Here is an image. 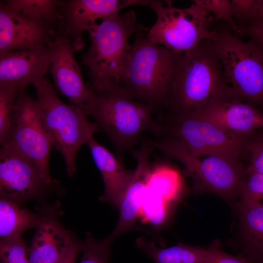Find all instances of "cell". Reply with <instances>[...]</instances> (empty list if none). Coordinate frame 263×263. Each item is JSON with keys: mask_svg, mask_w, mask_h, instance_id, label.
<instances>
[{"mask_svg": "<svg viewBox=\"0 0 263 263\" xmlns=\"http://www.w3.org/2000/svg\"><path fill=\"white\" fill-rule=\"evenodd\" d=\"M212 42L225 78L239 99L263 106V46L228 33L217 34Z\"/></svg>", "mask_w": 263, "mask_h": 263, "instance_id": "9", "label": "cell"}, {"mask_svg": "<svg viewBox=\"0 0 263 263\" xmlns=\"http://www.w3.org/2000/svg\"><path fill=\"white\" fill-rule=\"evenodd\" d=\"M256 3L257 0H230L233 17L240 22L248 23L247 26L253 16Z\"/></svg>", "mask_w": 263, "mask_h": 263, "instance_id": "33", "label": "cell"}, {"mask_svg": "<svg viewBox=\"0 0 263 263\" xmlns=\"http://www.w3.org/2000/svg\"><path fill=\"white\" fill-rule=\"evenodd\" d=\"M137 246L156 263H203L207 249L183 244L160 248L143 238L136 241Z\"/></svg>", "mask_w": 263, "mask_h": 263, "instance_id": "22", "label": "cell"}, {"mask_svg": "<svg viewBox=\"0 0 263 263\" xmlns=\"http://www.w3.org/2000/svg\"><path fill=\"white\" fill-rule=\"evenodd\" d=\"M240 223L245 252L251 260L263 262V205L241 201Z\"/></svg>", "mask_w": 263, "mask_h": 263, "instance_id": "20", "label": "cell"}, {"mask_svg": "<svg viewBox=\"0 0 263 263\" xmlns=\"http://www.w3.org/2000/svg\"><path fill=\"white\" fill-rule=\"evenodd\" d=\"M145 30L140 26L135 32L119 85L132 98L155 110L168 107L170 87L184 53L154 43Z\"/></svg>", "mask_w": 263, "mask_h": 263, "instance_id": "2", "label": "cell"}, {"mask_svg": "<svg viewBox=\"0 0 263 263\" xmlns=\"http://www.w3.org/2000/svg\"><path fill=\"white\" fill-rule=\"evenodd\" d=\"M193 112L220 128L236 134L252 136L263 128V113L242 101L219 102Z\"/></svg>", "mask_w": 263, "mask_h": 263, "instance_id": "17", "label": "cell"}, {"mask_svg": "<svg viewBox=\"0 0 263 263\" xmlns=\"http://www.w3.org/2000/svg\"><path fill=\"white\" fill-rule=\"evenodd\" d=\"M112 241L109 236L102 241H97L87 233L82 247L83 257L79 263H109L110 246Z\"/></svg>", "mask_w": 263, "mask_h": 263, "instance_id": "27", "label": "cell"}, {"mask_svg": "<svg viewBox=\"0 0 263 263\" xmlns=\"http://www.w3.org/2000/svg\"><path fill=\"white\" fill-rule=\"evenodd\" d=\"M86 145L104 181V192L100 200L118 207L133 171L126 169L119 160L94 137L89 139Z\"/></svg>", "mask_w": 263, "mask_h": 263, "instance_id": "18", "label": "cell"}, {"mask_svg": "<svg viewBox=\"0 0 263 263\" xmlns=\"http://www.w3.org/2000/svg\"><path fill=\"white\" fill-rule=\"evenodd\" d=\"M262 263H263V262Z\"/></svg>", "mask_w": 263, "mask_h": 263, "instance_id": "38", "label": "cell"}, {"mask_svg": "<svg viewBox=\"0 0 263 263\" xmlns=\"http://www.w3.org/2000/svg\"><path fill=\"white\" fill-rule=\"evenodd\" d=\"M83 245H79L72 250L56 263H75L79 251L82 249Z\"/></svg>", "mask_w": 263, "mask_h": 263, "instance_id": "36", "label": "cell"}, {"mask_svg": "<svg viewBox=\"0 0 263 263\" xmlns=\"http://www.w3.org/2000/svg\"><path fill=\"white\" fill-rule=\"evenodd\" d=\"M241 34H245L263 46V28L256 26L239 27Z\"/></svg>", "mask_w": 263, "mask_h": 263, "instance_id": "34", "label": "cell"}, {"mask_svg": "<svg viewBox=\"0 0 263 263\" xmlns=\"http://www.w3.org/2000/svg\"><path fill=\"white\" fill-rule=\"evenodd\" d=\"M203 263H251L243 256H233L223 251L218 243H214L208 248Z\"/></svg>", "mask_w": 263, "mask_h": 263, "instance_id": "32", "label": "cell"}, {"mask_svg": "<svg viewBox=\"0 0 263 263\" xmlns=\"http://www.w3.org/2000/svg\"><path fill=\"white\" fill-rule=\"evenodd\" d=\"M27 249L20 237L7 240H0V257L2 263H30Z\"/></svg>", "mask_w": 263, "mask_h": 263, "instance_id": "28", "label": "cell"}, {"mask_svg": "<svg viewBox=\"0 0 263 263\" xmlns=\"http://www.w3.org/2000/svg\"><path fill=\"white\" fill-rule=\"evenodd\" d=\"M52 185L42 178L35 164L8 143L0 150V197L15 202L31 198Z\"/></svg>", "mask_w": 263, "mask_h": 263, "instance_id": "12", "label": "cell"}, {"mask_svg": "<svg viewBox=\"0 0 263 263\" xmlns=\"http://www.w3.org/2000/svg\"><path fill=\"white\" fill-rule=\"evenodd\" d=\"M139 26L131 10L101 20L88 31L91 45L82 63L88 69L87 85L93 94L119 85L132 46L129 39Z\"/></svg>", "mask_w": 263, "mask_h": 263, "instance_id": "4", "label": "cell"}, {"mask_svg": "<svg viewBox=\"0 0 263 263\" xmlns=\"http://www.w3.org/2000/svg\"><path fill=\"white\" fill-rule=\"evenodd\" d=\"M147 187L169 204L177 199L183 188V181L179 172L166 164L151 167Z\"/></svg>", "mask_w": 263, "mask_h": 263, "instance_id": "23", "label": "cell"}, {"mask_svg": "<svg viewBox=\"0 0 263 263\" xmlns=\"http://www.w3.org/2000/svg\"><path fill=\"white\" fill-rule=\"evenodd\" d=\"M249 26L263 28V0H257L254 15L247 26Z\"/></svg>", "mask_w": 263, "mask_h": 263, "instance_id": "35", "label": "cell"}, {"mask_svg": "<svg viewBox=\"0 0 263 263\" xmlns=\"http://www.w3.org/2000/svg\"><path fill=\"white\" fill-rule=\"evenodd\" d=\"M249 155L248 172H255L263 175V133L257 132L251 137L247 148Z\"/></svg>", "mask_w": 263, "mask_h": 263, "instance_id": "31", "label": "cell"}, {"mask_svg": "<svg viewBox=\"0 0 263 263\" xmlns=\"http://www.w3.org/2000/svg\"><path fill=\"white\" fill-rule=\"evenodd\" d=\"M169 205V203L147 186L139 216L144 223L159 226L167 217Z\"/></svg>", "mask_w": 263, "mask_h": 263, "instance_id": "25", "label": "cell"}, {"mask_svg": "<svg viewBox=\"0 0 263 263\" xmlns=\"http://www.w3.org/2000/svg\"><path fill=\"white\" fill-rule=\"evenodd\" d=\"M240 197L241 201L263 205V175L247 171L246 182Z\"/></svg>", "mask_w": 263, "mask_h": 263, "instance_id": "30", "label": "cell"}, {"mask_svg": "<svg viewBox=\"0 0 263 263\" xmlns=\"http://www.w3.org/2000/svg\"><path fill=\"white\" fill-rule=\"evenodd\" d=\"M57 30L31 19L0 2V54L49 47Z\"/></svg>", "mask_w": 263, "mask_h": 263, "instance_id": "14", "label": "cell"}, {"mask_svg": "<svg viewBox=\"0 0 263 263\" xmlns=\"http://www.w3.org/2000/svg\"><path fill=\"white\" fill-rule=\"evenodd\" d=\"M79 245L54 222L41 221L28 250V258L30 263H56Z\"/></svg>", "mask_w": 263, "mask_h": 263, "instance_id": "19", "label": "cell"}, {"mask_svg": "<svg viewBox=\"0 0 263 263\" xmlns=\"http://www.w3.org/2000/svg\"><path fill=\"white\" fill-rule=\"evenodd\" d=\"M153 0H69L61 2L59 27L71 40L75 51L85 45L82 34L126 7L150 6Z\"/></svg>", "mask_w": 263, "mask_h": 263, "instance_id": "11", "label": "cell"}, {"mask_svg": "<svg viewBox=\"0 0 263 263\" xmlns=\"http://www.w3.org/2000/svg\"><path fill=\"white\" fill-rule=\"evenodd\" d=\"M0 263H2L0 261Z\"/></svg>", "mask_w": 263, "mask_h": 263, "instance_id": "37", "label": "cell"}, {"mask_svg": "<svg viewBox=\"0 0 263 263\" xmlns=\"http://www.w3.org/2000/svg\"><path fill=\"white\" fill-rule=\"evenodd\" d=\"M33 84L43 124L53 147L65 160L68 175L73 176L76 171V158L79 149L100 129L96 123L87 119L80 108L63 102L45 76Z\"/></svg>", "mask_w": 263, "mask_h": 263, "instance_id": "5", "label": "cell"}, {"mask_svg": "<svg viewBox=\"0 0 263 263\" xmlns=\"http://www.w3.org/2000/svg\"><path fill=\"white\" fill-rule=\"evenodd\" d=\"M4 143L10 144L29 159L43 180L53 184L49 166L52 142L41 119L36 100L29 95L27 88L19 90L11 128Z\"/></svg>", "mask_w": 263, "mask_h": 263, "instance_id": "10", "label": "cell"}, {"mask_svg": "<svg viewBox=\"0 0 263 263\" xmlns=\"http://www.w3.org/2000/svg\"><path fill=\"white\" fill-rule=\"evenodd\" d=\"M153 0L150 6L156 15L147 30L148 38L176 53L186 52L205 40L215 41L217 33L209 29L213 16L193 1L185 8L173 7L170 0Z\"/></svg>", "mask_w": 263, "mask_h": 263, "instance_id": "8", "label": "cell"}, {"mask_svg": "<svg viewBox=\"0 0 263 263\" xmlns=\"http://www.w3.org/2000/svg\"><path fill=\"white\" fill-rule=\"evenodd\" d=\"M235 101L242 100L227 82L212 41H203L183 53L170 89V111L199 112Z\"/></svg>", "mask_w": 263, "mask_h": 263, "instance_id": "1", "label": "cell"}, {"mask_svg": "<svg viewBox=\"0 0 263 263\" xmlns=\"http://www.w3.org/2000/svg\"><path fill=\"white\" fill-rule=\"evenodd\" d=\"M49 47L53 52L49 69L56 87L71 104L81 109L91 99L93 93L84 82L71 40L58 27Z\"/></svg>", "mask_w": 263, "mask_h": 263, "instance_id": "13", "label": "cell"}, {"mask_svg": "<svg viewBox=\"0 0 263 263\" xmlns=\"http://www.w3.org/2000/svg\"><path fill=\"white\" fill-rule=\"evenodd\" d=\"M81 109L95 120L119 154L131 150L144 132L160 137V123L152 117L155 110L132 98L119 85L93 94Z\"/></svg>", "mask_w": 263, "mask_h": 263, "instance_id": "3", "label": "cell"}, {"mask_svg": "<svg viewBox=\"0 0 263 263\" xmlns=\"http://www.w3.org/2000/svg\"><path fill=\"white\" fill-rule=\"evenodd\" d=\"M41 222L38 218L20 207L16 202L0 197V240L20 237L26 230L38 226Z\"/></svg>", "mask_w": 263, "mask_h": 263, "instance_id": "21", "label": "cell"}, {"mask_svg": "<svg viewBox=\"0 0 263 263\" xmlns=\"http://www.w3.org/2000/svg\"><path fill=\"white\" fill-rule=\"evenodd\" d=\"M154 149L183 164L193 181L195 191L211 192L223 198L240 196L247 176L240 158L193 155L179 141L170 137L152 140Z\"/></svg>", "mask_w": 263, "mask_h": 263, "instance_id": "6", "label": "cell"}, {"mask_svg": "<svg viewBox=\"0 0 263 263\" xmlns=\"http://www.w3.org/2000/svg\"><path fill=\"white\" fill-rule=\"evenodd\" d=\"M209 13L214 15L216 19L225 20L235 33L240 34L239 28L236 24L232 15L230 1L228 0H194Z\"/></svg>", "mask_w": 263, "mask_h": 263, "instance_id": "29", "label": "cell"}, {"mask_svg": "<svg viewBox=\"0 0 263 263\" xmlns=\"http://www.w3.org/2000/svg\"><path fill=\"white\" fill-rule=\"evenodd\" d=\"M19 88L0 85V142L2 145L10 132L15 100Z\"/></svg>", "mask_w": 263, "mask_h": 263, "instance_id": "26", "label": "cell"}, {"mask_svg": "<svg viewBox=\"0 0 263 263\" xmlns=\"http://www.w3.org/2000/svg\"><path fill=\"white\" fill-rule=\"evenodd\" d=\"M153 149L150 140L146 139L138 150L132 152L137 160V166L120 198L117 207L119 209V220L115 228L109 236L112 240L131 229L139 217L151 168L150 156Z\"/></svg>", "mask_w": 263, "mask_h": 263, "instance_id": "16", "label": "cell"}, {"mask_svg": "<svg viewBox=\"0 0 263 263\" xmlns=\"http://www.w3.org/2000/svg\"><path fill=\"white\" fill-rule=\"evenodd\" d=\"M10 8L34 20L55 27L60 20L61 2L55 0H8Z\"/></svg>", "mask_w": 263, "mask_h": 263, "instance_id": "24", "label": "cell"}, {"mask_svg": "<svg viewBox=\"0 0 263 263\" xmlns=\"http://www.w3.org/2000/svg\"><path fill=\"white\" fill-rule=\"evenodd\" d=\"M170 115L159 122L161 136L175 139L194 156L217 155L240 158L247 154L252 136L225 131L196 113L170 111Z\"/></svg>", "mask_w": 263, "mask_h": 263, "instance_id": "7", "label": "cell"}, {"mask_svg": "<svg viewBox=\"0 0 263 263\" xmlns=\"http://www.w3.org/2000/svg\"><path fill=\"white\" fill-rule=\"evenodd\" d=\"M52 56L47 46L0 54V85L27 88L45 77Z\"/></svg>", "mask_w": 263, "mask_h": 263, "instance_id": "15", "label": "cell"}]
</instances>
